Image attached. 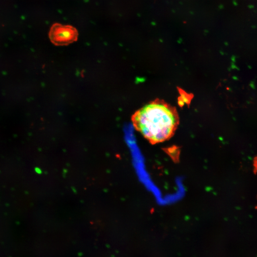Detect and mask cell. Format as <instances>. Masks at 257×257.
Wrapping results in <instances>:
<instances>
[{"mask_svg":"<svg viewBox=\"0 0 257 257\" xmlns=\"http://www.w3.org/2000/svg\"><path fill=\"white\" fill-rule=\"evenodd\" d=\"M131 121L136 130L155 144L166 141L174 135L179 117L175 108L157 99L136 111Z\"/></svg>","mask_w":257,"mask_h":257,"instance_id":"obj_1","label":"cell"},{"mask_svg":"<svg viewBox=\"0 0 257 257\" xmlns=\"http://www.w3.org/2000/svg\"><path fill=\"white\" fill-rule=\"evenodd\" d=\"M78 32L72 26L54 24L49 32L51 42L56 46H65L76 42L78 37Z\"/></svg>","mask_w":257,"mask_h":257,"instance_id":"obj_2","label":"cell"},{"mask_svg":"<svg viewBox=\"0 0 257 257\" xmlns=\"http://www.w3.org/2000/svg\"><path fill=\"white\" fill-rule=\"evenodd\" d=\"M180 103H181V104L183 105L184 103H187L188 104L189 102L191 101V100L189 99V97L188 95L187 94H185L184 92L183 93H181L180 94Z\"/></svg>","mask_w":257,"mask_h":257,"instance_id":"obj_3","label":"cell"}]
</instances>
